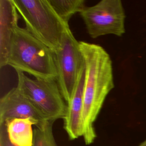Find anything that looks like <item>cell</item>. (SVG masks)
Masks as SVG:
<instances>
[{
    "instance_id": "obj_1",
    "label": "cell",
    "mask_w": 146,
    "mask_h": 146,
    "mask_svg": "<svg viewBox=\"0 0 146 146\" xmlns=\"http://www.w3.org/2000/svg\"><path fill=\"white\" fill-rule=\"evenodd\" d=\"M79 46L86 66L82 137L85 144L90 145L96 138L94 123L107 95L115 86L112 63L101 46L81 41Z\"/></svg>"
},
{
    "instance_id": "obj_2",
    "label": "cell",
    "mask_w": 146,
    "mask_h": 146,
    "mask_svg": "<svg viewBox=\"0 0 146 146\" xmlns=\"http://www.w3.org/2000/svg\"><path fill=\"white\" fill-rule=\"evenodd\" d=\"M7 65L35 79H57L54 52L18 25L14 29Z\"/></svg>"
},
{
    "instance_id": "obj_3",
    "label": "cell",
    "mask_w": 146,
    "mask_h": 146,
    "mask_svg": "<svg viewBox=\"0 0 146 146\" xmlns=\"http://www.w3.org/2000/svg\"><path fill=\"white\" fill-rule=\"evenodd\" d=\"M26 29L54 52L59 47L65 24L57 16L48 0H12Z\"/></svg>"
},
{
    "instance_id": "obj_4",
    "label": "cell",
    "mask_w": 146,
    "mask_h": 146,
    "mask_svg": "<svg viewBox=\"0 0 146 146\" xmlns=\"http://www.w3.org/2000/svg\"><path fill=\"white\" fill-rule=\"evenodd\" d=\"M16 72L17 87L47 121L54 123L58 119L64 118L67 104L56 79H33L24 72Z\"/></svg>"
},
{
    "instance_id": "obj_5",
    "label": "cell",
    "mask_w": 146,
    "mask_h": 146,
    "mask_svg": "<svg viewBox=\"0 0 146 146\" xmlns=\"http://www.w3.org/2000/svg\"><path fill=\"white\" fill-rule=\"evenodd\" d=\"M54 53L57 83L67 103L71 98L80 71L85 64L79 42L75 39L69 26L64 28L59 47Z\"/></svg>"
},
{
    "instance_id": "obj_6",
    "label": "cell",
    "mask_w": 146,
    "mask_h": 146,
    "mask_svg": "<svg viewBox=\"0 0 146 146\" xmlns=\"http://www.w3.org/2000/svg\"><path fill=\"white\" fill-rule=\"evenodd\" d=\"M92 38L108 34L121 36L125 33V13L120 0H102L86 6L80 13Z\"/></svg>"
},
{
    "instance_id": "obj_7",
    "label": "cell",
    "mask_w": 146,
    "mask_h": 146,
    "mask_svg": "<svg viewBox=\"0 0 146 146\" xmlns=\"http://www.w3.org/2000/svg\"><path fill=\"white\" fill-rule=\"evenodd\" d=\"M13 119H31L38 127L47 120L16 87L0 99V124Z\"/></svg>"
},
{
    "instance_id": "obj_8",
    "label": "cell",
    "mask_w": 146,
    "mask_h": 146,
    "mask_svg": "<svg viewBox=\"0 0 146 146\" xmlns=\"http://www.w3.org/2000/svg\"><path fill=\"white\" fill-rule=\"evenodd\" d=\"M85 75L84 64L79 74L71 98L67 103L66 114L63 119V128L71 140L83 136L82 114Z\"/></svg>"
},
{
    "instance_id": "obj_9",
    "label": "cell",
    "mask_w": 146,
    "mask_h": 146,
    "mask_svg": "<svg viewBox=\"0 0 146 146\" xmlns=\"http://www.w3.org/2000/svg\"><path fill=\"white\" fill-rule=\"evenodd\" d=\"M18 13L12 0H0V66L7 65L11 41Z\"/></svg>"
},
{
    "instance_id": "obj_10",
    "label": "cell",
    "mask_w": 146,
    "mask_h": 146,
    "mask_svg": "<svg viewBox=\"0 0 146 146\" xmlns=\"http://www.w3.org/2000/svg\"><path fill=\"white\" fill-rule=\"evenodd\" d=\"M7 135L10 141L16 146H33L34 130L36 125L31 119H13L5 123Z\"/></svg>"
},
{
    "instance_id": "obj_11",
    "label": "cell",
    "mask_w": 146,
    "mask_h": 146,
    "mask_svg": "<svg viewBox=\"0 0 146 146\" xmlns=\"http://www.w3.org/2000/svg\"><path fill=\"white\" fill-rule=\"evenodd\" d=\"M54 11L60 20L68 25L71 18L86 7L84 0H48Z\"/></svg>"
},
{
    "instance_id": "obj_12",
    "label": "cell",
    "mask_w": 146,
    "mask_h": 146,
    "mask_svg": "<svg viewBox=\"0 0 146 146\" xmlns=\"http://www.w3.org/2000/svg\"><path fill=\"white\" fill-rule=\"evenodd\" d=\"M53 124L54 122L47 121L35 127L33 146H58L53 134Z\"/></svg>"
},
{
    "instance_id": "obj_13",
    "label": "cell",
    "mask_w": 146,
    "mask_h": 146,
    "mask_svg": "<svg viewBox=\"0 0 146 146\" xmlns=\"http://www.w3.org/2000/svg\"><path fill=\"white\" fill-rule=\"evenodd\" d=\"M0 146H16L9 138L5 123L0 124Z\"/></svg>"
},
{
    "instance_id": "obj_14",
    "label": "cell",
    "mask_w": 146,
    "mask_h": 146,
    "mask_svg": "<svg viewBox=\"0 0 146 146\" xmlns=\"http://www.w3.org/2000/svg\"><path fill=\"white\" fill-rule=\"evenodd\" d=\"M138 146H146V140H144L141 143H140Z\"/></svg>"
}]
</instances>
